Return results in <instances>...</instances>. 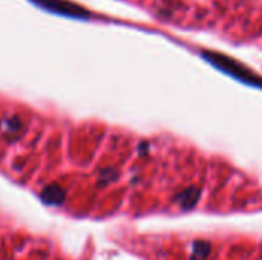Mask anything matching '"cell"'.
Here are the masks:
<instances>
[{
  "instance_id": "7a4b0ae2",
  "label": "cell",
  "mask_w": 262,
  "mask_h": 260,
  "mask_svg": "<svg viewBox=\"0 0 262 260\" xmlns=\"http://www.w3.org/2000/svg\"><path fill=\"white\" fill-rule=\"evenodd\" d=\"M34 3H37L38 6H41L46 11L55 12V14H61V15H69V17H77V18H86L89 17V12L86 9H83L81 6L71 3L68 0H31Z\"/></svg>"
},
{
  "instance_id": "6da1fadb",
  "label": "cell",
  "mask_w": 262,
  "mask_h": 260,
  "mask_svg": "<svg viewBox=\"0 0 262 260\" xmlns=\"http://www.w3.org/2000/svg\"><path fill=\"white\" fill-rule=\"evenodd\" d=\"M203 55H204L206 60H209L212 64L218 66L221 70H224V72H227V74H230V75H235V77H238V78H241V80H246L247 83L259 84V80H258L255 75L249 74L241 64H238V63L233 61L232 58H229V57H226V55H221V54H215V52H204Z\"/></svg>"
}]
</instances>
